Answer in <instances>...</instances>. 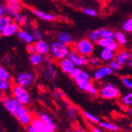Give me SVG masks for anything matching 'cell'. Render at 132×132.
I'll return each instance as SVG.
<instances>
[{
  "instance_id": "15",
  "label": "cell",
  "mask_w": 132,
  "mask_h": 132,
  "mask_svg": "<svg viewBox=\"0 0 132 132\" xmlns=\"http://www.w3.org/2000/svg\"><path fill=\"white\" fill-rule=\"evenodd\" d=\"M20 30V26L15 21H13L9 26H7L5 29L1 31V36L2 37H11L18 33V32Z\"/></svg>"
},
{
  "instance_id": "13",
  "label": "cell",
  "mask_w": 132,
  "mask_h": 132,
  "mask_svg": "<svg viewBox=\"0 0 132 132\" xmlns=\"http://www.w3.org/2000/svg\"><path fill=\"white\" fill-rule=\"evenodd\" d=\"M35 45L36 48H37V52L42 55H47V54L50 52L51 44H49L46 40L43 39L36 41Z\"/></svg>"
},
{
  "instance_id": "36",
  "label": "cell",
  "mask_w": 132,
  "mask_h": 132,
  "mask_svg": "<svg viewBox=\"0 0 132 132\" xmlns=\"http://www.w3.org/2000/svg\"><path fill=\"white\" fill-rule=\"evenodd\" d=\"M0 79L7 81H10L11 79V75H10L8 70L3 66H1V67H0Z\"/></svg>"
},
{
  "instance_id": "49",
  "label": "cell",
  "mask_w": 132,
  "mask_h": 132,
  "mask_svg": "<svg viewBox=\"0 0 132 132\" xmlns=\"http://www.w3.org/2000/svg\"><path fill=\"white\" fill-rule=\"evenodd\" d=\"M5 15V8H4V5L1 4L0 6V17L4 16Z\"/></svg>"
},
{
  "instance_id": "45",
  "label": "cell",
  "mask_w": 132,
  "mask_h": 132,
  "mask_svg": "<svg viewBox=\"0 0 132 132\" xmlns=\"http://www.w3.org/2000/svg\"><path fill=\"white\" fill-rule=\"evenodd\" d=\"M89 93L90 94V95H92V96H96V95H97L98 93H99V89L96 87V86H93L91 89H90V90L89 91Z\"/></svg>"
},
{
  "instance_id": "23",
  "label": "cell",
  "mask_w": 132,
  "mask_h": 132,
  "mask_svg": "<svg viewBox=\"0 0 132 132\" xmlns=\"http://www.w3.org/2000/svg\"><path fill=\"white\" fill-rule=\"evenodd\" d=\"M90 81H91L90 75L88 73L87 71H83V70H82L81 73L75 79V81L77 84V86H80V85H81V84L89 82Z\"/></svg>"
},
{
  "instance_id": "48",
  "label": "cell",
  "mask_w": 132,
  "mask_h": 132,
  "mask_svg": "<svg viewBox=\"0 0 132 132\" xmlns=\"http://www.w3.org/2000/svg\"><path fill=\"white\" fill-rule=\"evenodd\" d=\"M69 111H70V116H76V109H74V108H69Z\"/></svg>"
},
{
  "instance_id": "12",
  "label": "cell",
  "mask_w": 132,
  "mask_h": 132,
  "mask_svg": "<svg viewBox=\"0 0 132 132\" xmlns=\"http://www.w3.org/2000/svg\"><path fill=\"white\" fill-rule=\"evenodd\" d=\"M31 124L34 126V127L37 130V132H52L48 127L44 123V121L38 116H32Z\"/></svg>"
},
{
  "instance_id": "47",
  "label": "cell",
  "mask_w": 132,
  "mask_h": 132,
  "mask_svg": "<svg viewBox=\"0 0 132 132\" xmlns=\"http://www.w3.org/2000/svg\"><path fill=\"white\" fill-rule=\"evenodd\" d=\"M3 61L5 62V63H6V64H10V63H11V59H10V57L8 55H5L4 56V58H3Z\"/></svg>"
},
{
  "instance_id": "30",
  "label": "cell",
  "mask_w": 132,
  "mask_h": 132,
  "mask_svg": "<svg viewBox=\"0 0 132 132\" xmlns=\"http://www.w3.org/2000/svg\"><path fill=\"white\" fill-rule=\"evenodd\" d=\"M101 33L98 29H96V30H93L91 32H89V35H88V38L94 44H97L98 42V40L101 38Z\"/></svg>"
},
{
  "instance_id": "50",
  "label": "cell",
  "mask_w": 132,
  "mask_h": 132,
  "mask_svg": "<svg viewBox=\"0 0 132 132\" xmlns=\"http://www.w3.org/2000/svg\"><path fill=\"white\" fill-rule=\"evenodd\" d=\"M92 130H93V132H101V131H102V130H101V129H99L98 127H93V128L92 129Z\"/></svg>"
},
{
  "instance_id": "10",
  "label": "cell",
  "mask_w": 132,
  "mask_h": 132,
  "mask_svg": "<svg viewBox=\"0 0 132 132\" xmlns=\"http://www.w3.org/2000/svg\"><path fill=\"white\" fill-rule=\"evenodd\" d=\"M59 67L63 73L70 75V73L75 68L76 66L69 57H67L59 61Z\"/></svg>"
},
{
  "instance_id": "21",
  "label": "cell",
  "mask_w": 132,
  "mask_h": 132,
  "mask_svg": "<svg viewBox=\"0 0 132 132\" xmlns=\"http://www.w3.org/2000/svg\"><path fill=\"white\" fill-rule=\"evenodd\" d=\"M29 63L33 66V67H38L40 66L44 60V55H42L37 52L30 54L29 57Z\"/></svg>"
},
{
  "instance_id": "33",
  "label": "cell",
  "mask_w": 132,
  "mask_h": 132,
  "mask_svg": "<svg viewBox=\"0 0 132 132\" xmlns=\"http://www.w3.org/2000/svg\"><path fill=\"white\" fill-rule=\"evenodd\" d=\"M123 85L128 89L132 90V77L129 75H123L120 78Z\"/></svg>"
},
{
  "instance_id": "40",
  "label": "cell",
  "mask_w": 132,
  "mask_h": 132,
  "mask_svg": "<svg viewBox=\"0 0 132 132\" xmlns=\"http://www.w3.org/2000/svg\"><path fill=\"white\" fill-rule=\"evenodd\" d=\"M78 86V88H79L81 91H83V92H88V93H89V91L90 89L93 86V82L90 81H89V82L81 84V85Z\"/></svg>"
},
{
  "instance_id": "1",
  "label": "cell",
  "mask_w": 132,
  "mask_h": 132,
  "mask_svg": "<svg viewBox=\"0 0 132 132\" xmlns=\"http://www.w3.org/2000/svg\"><path fill=\"white\" fill-rule=\"evenodd\" d=\"M70 49L68 44L63 43L59 40L53 41L51 44L50 53L55 60H61V59L68 57Z\"/></svg>"
},
{
  "instance_id": "39",
  "label": "cell",
  "mask_w": 132,
  "mask_h": 132,
  "mask_svg": "<svg viewBox=\"0 0 132 132\" xmlns=\"http://www.w3.org/2000/svg\"><path fill=\"white\" fill-rule=\"evenodd\" d=\"M119 44L114 39V40H112L111 43L109 44V45L107 47V48H109L115 52H117L118 51H119Z\"/></svg>"
},
{
  "instance_id": "20",
  "label": "cell",
  "mask_w": 132,
  "mask_h": 132,
  "mask_svg": "<svg viewBox=\"0 0 132 132\" xmlns=\"http://www.w3.org/2000/svg\"><path fill=\"white\" fill-rule=\"evenodd\" d=\"M68 57L71 59L72 62H73L76 67H82V59H81V55H80L76 50L75 49H70Z\"/></svg>"
},
{
  "instance_id": "35",
  "label": "cell",
  "mask_w": 132,
  "mask_h": 132,
  "mask_svg": "<svg viewBox=\"0 0 132 132\" xmlns=\"http://www.w3.org/2000/svg\"><path fill=\"white\" fill-rule=\"evenodd\" d=\"M12 89V86L10 81L0 79V89L2 92H7Z\"/></svg>"
},
{
  "instance_id": "3",
  "label": "cell",
  "mask_w": 132,
  "mask_h": 132,
  "mask_svg": "<svg viewBox=\"0 0 132 132\" xmlns=\"http://www.w3.org/2000/svg\"><path fill=\"white\" fill-rule=\"evenodd\" d=\"M100 96L106 100H113L118 98L120 96V93L118 88L112 83H104L99 89Z\"/></svg>"
},
{
  "instance_id": "5",
  "label": "cell",
  "mask_w": 132,
  "mask_h": 132,
  "mask_svg": "<svg viewBox=\"0 0 132 132\" xmlns=\"http://www.w3.org/2000/svg\"><path fill=\"white\" fill-rule=\"evenodd\" d=\"M11 93L12 95L16 97L23 105H27L29 104L31 97L29 92L26 90V88L14 84L12 86Z\"/></svg>"
},
{
  "instance_id": "31",
  "label": "cell",
  "mask_w": 132,
  "mask_h": 132,
  "mask_svg": "<svg viewBox=\"0 0 132 132\" xmlns=\"http://www.w3.org/2000/svg\"><path fill=\"white\" fill-rule=\"evenodd\" d=\"M121 103L123 105L127 107L132 105V91H130L123 96L121 97Z\"/></svg>"
},
{
  "instance_id": "32",
  "label": "cell",
  "mask_w": 132,
  "mask_h": 132,
  "mask_svg": "<svg viewBox=\"0 0 132 132\" xmlns=\"http://www.w3.org/2000/svg\"><path fill=\"white\" fill-rule=\"evenodd\" d=\"M83 116L85 117L88 121H89L92 123L94 124H99L100 123V119L97 116H96L95 115L89 112H83Z\"/></svg>"
},
{
  "instance_id": "53",
  "label": "cell",
  "mask_w": 132,
  "mask_h": 132,
  "mask_svg": "<svg viewBox=\"0 0 132 132\" xmlns=\"http://www.w3.org/2000/svg\"><path fill=\"white\" fill-rule=\"evenodd\" d=\"M130 37H131V39H132V32H130Z\"/></svg>"
},
{
  "instance_id": "38",
  "label": "cell",
  "mask_w": 132,
  "mask_h": 132,
  "mask_svg": "<svg viewBox=\"0 0 132 132\" xmlns=\"http://www.w3.org/2000/svg\"><path fill=\"white\" fill-rule=\"evenodd\" d=\"M109 67L114 71H119V70H121V69L123 67V66L120 63H119L116 59H112V61H110L109 63Z\"/></svg>"
},
{
  "instance_id": "29",
  "label": "cell",
  "mask_w": 132,
  "mask_h": 132,
  "mask_svg": "<svg viewBox=\"0 0 132 132\" xmlns=\"http://www.w3.org/2000/svg\"><path fill=\"white\" fill-rule=\"evenodd\" d=\"M122 29L127 33L132 32V16L127 18L122 24Z\"/></svg>"
},
{
  "instance_id": "25",
  "label": "cell",
  "mask_w": 132,
  "mask_h": 132,
  "mask_svg": "<svg viewBox=\"0 0 132 132\" xmlns=\"http://www.w3.org/2000/svg\"><path fill=\"white\" fill-rule=\"evenodd\" d=\"M13 21H14L13 18L9 15L5 14L4 16L0 17V32L5 29Z\"/></svg>"
},
{
  "instance_id": "6",
  "label": "cell",
  "mask_w": 132,
  "mask_h": 132,
  "mask_svg": "<svg viewBox=\"0 0 132 132\" xmlns=\"http://www.w3.org/2000/svg\"><path fill=\"white\" fill-rule=\"evenodd\" d=\"M1 103L6 109V110L12 116H14L18 109L23 106V104L14 96L13 97H8V96L2 97Z\"/></svg>"
},
{
  "instance_id": "34",
  "label": "cell",
  "mask_w": 132,
  "mask_h": 132,
  "mask_svg": "<svg viewBox=\"0 0 132 132\" xmlns=\"http://www.w3.org/2000/svg\"><path fill=\"white\" fill-rule=\"evenodd\" d=\"M101 59L95 54L89 56V65L93 67H98L101 65Z\"/></svg>"
},
{
  "instance_id": "18",
  "label": "cell",
  "mask_w": 132,
  "mask_h": 132,
  "mask_svg": "<svg viewBox=\"0 0 132 132\" xmlns=\"http://www.w3.org/2000/svg\"><path fill=\"white\" fill-rule=\"evenodd\" d=\"M16 35H17V37L21 41L26 43L27 44L33 43L34 40H35V38L33 37L32 34L31 32L26 31V30H21V29H20Z\"/></svg>"
},
{
  "instance_id": "41",
  "label": "cell",
  "mask_w": 132,
  "mask_h": 132,
  "mask_svg": "<svg viewBox=\"0 0 132 132\" xmlns=\"http://www.w3.org/2000/svg\"><path fill=\"white\" fill-rule=\"evenodd\" d=\"M81 72H82V70L80 68V67H75V68L70 73L69 76H70V78H72L73 80H75V79L81 73Z\"/></svg>"
},
{
  "instance_id": "9",
  "label": "cell",
  "mask_w": 132,
  "mask_h": 132,
  "mask_svg": "<svg viewBox=\"0 0 132 132\" xmlns=\"http://www.w3.org/2000/svg\"><path fill=\"white\" fill-rule=\"evenodd\" d=\"M97 47L99 48V50L97 52L96 50H94V54L96 55H97L102 62H105V63H109L110 61H112V59H114L116 58V52L107 48V47H99L97 45Z\"/></svg>"
},
{
  "instance_id": "2",
  "label": "cell",
  "mask_w": 132,
  "mask_h": 132,
  "mask_svg": "<svg viewBox=\"0 0 132 132\" xmlns=\"http://www.w3.org/2000/svg\"><path fill=\"white\" fill-rule=\"evenodd\" d=\"M74 49L81 55L89 57L94 52L95 46L94 43H93L89 38H83L75 43Z\"/></svg>"
},
{
  "instance_id": "26",
  "label": "cell",
  "mask_w": 132,
  "mask_h": 132,
  "mask_svg": "<svg viewBox=\"0 0 132 132\" xmlns=\"http://www.w3.org/2000/svg\"><path fill=\"white\" fill-rule=\"evenodd\" d=\"M99 125L101 128H102L104 130H109V131H118L119 130V127L116 124L106 121H101L99 123Z\"/></svg>"
},
{
  "instance_id": "7",
  "label": "cell",
  "mask_w": 132,
  "mask_h": 132,
  "mask_svg": "<svg viewBox=\"0 0 132 132\" xmlns=\"http://www.w3.org/2000/svg\"><path fill=\"white\" fill-rule=\"evenodd\" d=\"M14 116L24 127H27L29 124H30L32 119V116L31 115L27 108L25 107V105L21 106L20 109H18V110L16 112Z\"/></svg>"
},
{
  "instance_id": "17",
  "label": "cell",
  "mask_w": 132,
  "mask_h": 132,
  "mask_svg": "<svg viewBox=\"0 0 132 132\" xmlns=\"http://www.w3.org/2000/svg\"><path fill=\"white\" fill-rule=\"evenodd\" d=\"M37 116L42 119L44 123L48 127V128L52 130V132L55 131L56 130V127L52 120V119L51 118V116L48 114H47L44 112H37Z\"/></svg>"
},
{
  "instance_id": "46",
  "label": "cell",
  "mask_w": 132,
  "mask_h": 132,
  "mask_svg": "<svg viewBox=\"0 0 132 132\" xmlns=\"http://www.w3.org/2000/svg\"><path fill=\"white\" fill-rule=\"evenodd\" d=\"M26 130L28 132H37V130L34 127V126L32 124H29L27 127H26Z\"/></svg>"
},
{
  "instance_id": "14",
  "label": "cell",
  "mask_w": 132,
  "mask_h": 132,
  "mask_svg": "<svg viewBox=\"0 0 132 132\" xmlns=\"http://www.w3.org/2000/svg\"><path fill=\"white\" fill-rule=\"evenodd\" d=\"M132 57V52H130L128 50H122V51H118L116 55V59L120 63L123 67L125 65H127L129 60Z\"/></svg>"
},
{
  "instance_id": "22",
  "label": "cell",
  "mask_w": 132,
  "mask_h": 132,
  "mask_svg": "<svg viewBox=\"0 0 132 132\" xmlns=\"http://www.w3.org/2000/svg\"><path fill=\"white\" fill-rule=\"evenodd\" d=\"M6 5L15 13L21 11V3L20 0H6Z\"/></svg>"
},
{
  "instance_id": "44",
  "label": "cell",
  "mask_w": 132,
  "mask_h": 132,
  "mask_svg": "<svg viewBox=\"0 0 132 132\" xmlns=\"http://www.w3.org/2000/svg\"><path fill=\"white\" fill-rule=\"evenodd\" d=\"M26 51L30 55V54H33L37 52V48H36V45L33 43L31 44H28L26 46Z\"/></svg>"
},
{
  "instance_id": "19",
  "label": "cell",
  "mask_w": 132,
  "mask_h": 132,
  "mask_svg": "<svg viewBox=\"0 0 132 132\" xmlns=\"http://www.w3.org/2000/svg\"><path fill=\"white\" fill-rule=\"evenodd\" d=\"M57 40L61 41L63 43H65L68 45L71 44L73 43V37H72V35L69 32H67V31H60L59 32L58 34H57Z\"/></svg>"
},
{
  "instance_id": "52",
  "label": "cell",
  "mask_w": 132,
  "mask_h": 132,
  "mask_svg": "<svg viewBox=\"0 0 132 132\" xmlns=\"http://www.w3.org/2000/svg\"><path fill=\"white\" fill-rule=\"evenodd\" d=\"M127 65H128V67H132V57L130 58V59L129 60V62H128Z\"/></svg>"
},
{
  "instance_id": "28",
  "label": "cell",
  "mask_w": 132,
  "mask_h": 132,
  "mask_svg": "<svg viewBox=\"0 0 132 132\" xmlns=\"http://www.w3.org/2000/svg\"><path fill=\"white\" fill-rule=\"evenodd\" d=\"M12 18H13L14 21L18 23L20 26H24L26 25V22H27L26 18L25 16L22 15L21 13H15Z\"/></svg>"
},
{
  "instance_id": "37",
  "label": "cell",
  "mask_w": 132,
  "mask_h": 132,
  "mask_svg": "<svg viewBox=\"0 0 132 132\" xmlns=\"http://www.w3.org/2000/svg\"><path fill=\"white\" fill-rule=\"evenodd\" d=\"M30 32L32 34L33 37L35 38L36 40H39L43 39V34L41 33V32L37 27H32Z\"/></svg>"
},
{
  "instance_id": "42",
  "label": "cell",
  "mask_w": 132,
  "mask_h": 132,
  "mask_svg": "<svg viewBox=\"0 0 132 132\" xmlns=\"http://www.w3.org/2000/svg\"><path fill=\"white\" fill-rule=\"evenodd\" d=\"M111 41H112V40H110V39L101 37L100 40H98V42L97 43V45H98L99 47H107L109 45Z\"/></svg>"
},
{
  "instance_id": "11",
  "label": "cell",
  "mask_w": 132,
  "mask_h": 132,
  "mask_svg": "<svg viewBox=\"0 0 132 132\" xmlns=\"http://www.w3.org/2000/svg\"><path fill=\"white\" fill-rule=\"evenodd\" d=\"M57 76V70L55 67L54 64L52 62H48L47 63L44 71V77L47 81H51L54 80Z\"/></svg>"
},
{
  "instance_id": "8",
  "label": "cell",
  "mask_w": 132,
  "mask_h": 132,
  "mask_svg": "<svg viewBox=\"0 0 132 132\" xmlns=\"http://www.w3.org/2000/svg\"><path fill=\"white\" fill-rule=\"evenodd\" d=\"M113 72H114V70L109 67V65L100 66L93 72V78L95 81H100L104 79L106 77H109V76L112 75L113 74Z\"/></svg>"
},
{
  "instance_id": "4",
  "label": "cell",
  "mask_w": 132,
  "mask_h": 132,
  "mask_svg": "<svg viewBox=\"0 0 132 132\" xmlns=\"http://www.w3.org/2000/svg\"><path fill=\"white\" fill-rule=\"evenodd\" d=\"M35 78L36 76L33 72L23 71L16 75L14 78V83L25 88H28L33 84Z\"/></svg>"
},
{
  "instance_id": "16",
  "label": "cell",
  "mask_w": 132,
  "mask_h": 132,
  "mask_svg": "<svg viewBox=\"0 0 132 132\" xmlns=\"http://www.w3.org/2000/svg\"><path fill=\"white\" fill-rule=\"evenodd\" d=\"M32 13L35 16H37L41 20L46 21H54L56 19V16L50 14V13H46L44 11L37 10V9H33L32 10Z\"/></svg>"
},
{
  "instance_id": "27",
  "label": "cell",
  "mask_w": 132,
  "mask_h": 132,
  "mask_svg": "<svg viewBox=\"0 0 132 132\" xmlns=\"http://www.w3.org/2000/svg\"><path fill=\"white\" fill-rule=\"evenodd\" d=\"M101 37L110 40H114L115 36H116V32L112 29H99Z\"/></svg>"
},
{
  "instance_id": "24",
  "label": "cell",
  "mask_w": 132,
  "mask_h": 132,
  "mask_svg": "<svg viewBox=\"0 0 132 132\" xmlns=\"http://www.w3.org/2000/svg\"><path fill=\"white\" fill-rule=\"evenodd\" d=\"M115 40L119 44V45L124 47L127 44V37L125 34V32L118 30L116 32V36H115Z\"/></svg>"
},
{
  "instance_id": "51",
  "label": "cell",
  "mask_w": 132,
  "mask_h": 132,
  "mask_svg": "<svg viewBox=\"0 0 132 132\" xmlns=\"http://www.w3.org/2000/svg\"><path fill=\"white\" fill-rule=\"evenodd\" d=\"M128 112H129V115H130V116L132 118V105H130V106L129 107Z\"/></svg>"
},
{
  "instance_id": "43",
  "label": "cell",
  "mask_w": 132,
  "mask_h": 132,
  "mask_svg": "<svg viewBox=\"0 0 132 132\" xmlns=\"http://www.w3.org/2000/svg\"><path fill=\"white\" fill-rule=\"evenodd\" d=\"M83 13L89 16V17H95L97 16V11L94 9L92 8H84L83 9Z\"/></svg>"
}]
</instances>
